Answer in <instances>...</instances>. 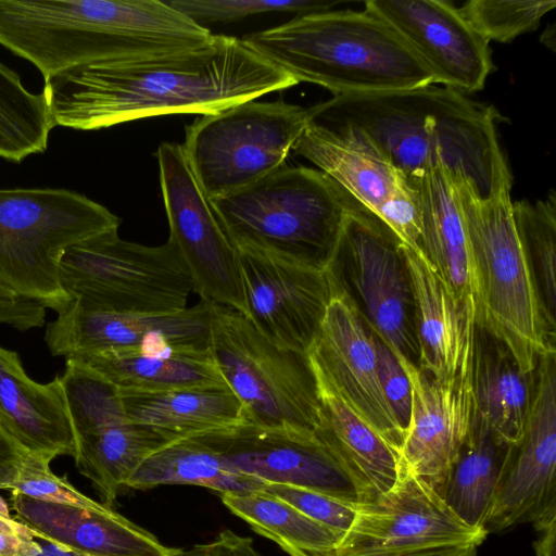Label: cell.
<instances>
[{"instance_id": "1", "label": "cell", "mask_w": 556, "mask_h": 556, "mask_svg": "<svg viewBox=\"0 0 556 556\" xmlns=\"http://www.w3.org/2000/svg\"><path fill=\"white\" fill-rule=\"evenodd\" d=\"M298 83L243 39L203 49L73 68L45 81L54 126L98 130L160 115L215 113Z\"/></svg>"}, {"instance_id": "2", "label": "cell", "mask_w": 556, "mask_h": 556, "mask_svg": "<svg viewBox=\"0 0 556 556\" xmlns=\"http://www.w3.org/2000/svg\"><path fill=\"white\" fill-rule=\"evenodd\" d=\"M494 108L448 87L333 96L307 109V121L374 148L406 178L446 167L485 198L511 188Z\"/></svg>"}, {"instance_id": "3", "label": "cell", "mask_w": 556, "mask_h": 556, "mask_svg": "<svg viewBox=\"0 0 556 556\" xmlns=\"http://www.w3.org/2000/svg\"><path fill=\"white\" fill-rule=\"evenodd\" d=\"M214 36L166 0H0V45L45 81L80 66L197 51Z\"/></svg>"}, {"instance_id": "4", "label": "cell", "mask_w": 556, "mask_h": 556, "mask_svg": "<svg viewBox=\"0 0 556 556\" xmlns=\"http://www.w3.org/2000/svg\"><path fill=\"white\" fill-rule=\"evenodd\" d=\"M242 39L298 84H316L333 96L434 84L403 38L365 8L300 14Z\"/></svg>"}, {"instance_id": "5", "label": "cell", "mask_w": 556, "mask_h": 556, "mask_svg": "<svg viewBox=\"0 0 556 556\" xmlns=\"http://www.w3.org/2000/svg\"><path fill=\"white\" fill-rule=\"evenodd\" d=\"M452 177L479 281L477 324L508 349L523 372H533L542 355L556 353V330L514 222L511 188L483 198L465 177Z\"/></svg>"}, {"instance_id": "6", "label": "cell", "mask_w": 556, "mask_h": 556, "mask_svg": "<svg viewBox=\"0 0 556 556\" xmlns=\"http://www.w3.org/2000/svg\"><path fill=\"white\" fill-rule=\"evenodd\" d=\"M211 202L238 249L328 269L354 198L321 170L283 165Z\"/></svg>"}, {"instance_id": "7", "label": "cell", "mask_w": 556, "mask_h": 556, "mask_svg": "<svg viewBox=\"0 0 556 556\" xmlns=\"http://www.w3.org/2000/svg\"><path fill=\"white\" fill-rule=\"evenodd\" d=\"M119 217L86 195L52 188L0 189V285L56 313L72 302L60 280L67 249L118 230Z\"/></svg>"}, {"instance_id": "8", "label": "cell", "mask_w": 556, "mask_h": 556, "mask_svg": "<svg viewBox=\"0 0 556 556\" xmlns=\"http://www.w3.org/2000/svg\"><path fill=\"white\" fill-rule=\"evenodd\" d=\"M210 351L249 422L315 434L320 401L307 354L274 344L240 312L216 304Z\"/></svg>"}, {"instance_id": "9", "label": "cell", "mask_w": 556, "mask_h": 556, "mask_svg": "<svg viewBox=\"0 0 556 556\" xmlns=\"http://www.w3.org/2000/svg\"><path fill=\"white\" fill-rule=\"evenodd\" d=\"M60 280L72 301L98 311L159 314L187 308L193 291L174 242L147 247L110 231L71 247Z\"/></svg>"}, {"instance_id": "10", "label": "cell", "mask_w": 556, "mask_h": 556, "mask_svg": "<svg viewBox=\"0 0 556 556\" xmlns=\"http://www.w3.org/2000/svg\"><path fill=\"white\" fill-rule=\"evenodd\" d=\"M307 109L282 100L242 102L186 127L184 152L210 200L241 190L285 165Z\"/></svg>"}, {"instance_id": "11", "label": "cell", "mask_w": 556, "mask_h": 556, "mask_svg": "<svg viewBox=\"0 0 556 556\" xmlns=\"http://www.w3.org/2000/svg\"><path fill=\"white\" fill-rule=\"evenodd\" d=\"M328 269L369 329L399 359L419 368L415 300L402 241L355 199Z\"/></svg>"}, {"instance_id": "12", "label": "cell", "mask_w": 556, "mask_h": 556, "mask_svg": "<svg viewBox=\"0 0 556 556\" xmlns=\"http://www.w3.org/2000/svg\"><path fill=\"white\" fill-rule=\"evenodd\" d=\"M60 376L75 440V464L111 507L118 490L152 453L176 441L126 414L118 389L81 362Z\"/></svg>"}, {"instance_id": "13", "label": "cell", "mask_w": 556, "mask_h": 556, "mask_svg": "<svg viewBox=\"0 0 556 556\" xmlns=\"http://www.w3.org/2000/svg\"><path fill=\"white\" fill-rule=\"evenodd\" d=\"M160 184L169 225L201 300L247 316L239 250L199 186L182 146L163 142L156 151Z\"/></svg>"}, {"instance_id": "14", "label": "cell", "mask_w": 556, "mask_h": 556, "mask_svg": "<svg viewBox=\"0 0 556 556\" xmlns=\"http://www.w3.org/2000/svg\"><path fill=\"white\" fill-rule=\"evenodd\" d=\"M534 374L523 432L509 448L482 525L486 534L556 523V353L542 355Z\"/></svg>"}, {"instance_id": "15", "label": "cell", "mask_w": 556, "mask_h": 556, "mask_svg": "<svg viewBox=\"0 0 556 556\" xmlns=\"http://www.w3.org/2000/svg\"><path fill=\"white\" fill-rule=\"evenodd\" d=\"M486 532L460 519L435 491L400 464L395 484L358 504L337 556H400L458 543L481 544Z\"/></svg>"}, {"instance_id": "16", "label": "cell", "mask_w": 556, "mask_h": 556, "mask_svg": "<svg viewBox=\"0 0 556 556\" xmlns=\"http://www.w3.org/2000/svg\"><path fill=\"white\" fill-rule=\"evenodd\" d=\"M212 303L173 313H116L75 301L46 327L53 356L79 359L102 352L167 353L210 350Z\"/></svg>"}, {"instance_id": "17", "label": "cell", "mask_w": 556, "mask_h": 556, "mask_svg": "<svg viewBox=\"0 0 556 556\" xmlns=\"http://www.w3.org/2000/svg\"><path fill=\"white\" fill-rule=\"evenodd\" d=\"M238 250L245 317L274 344L308 354L336 290L329 269L253 249Z\"/></svg>"}, {"instance_id": "18", "label": "cell", "mask_w": 556, "mask_h": 556, "mask_svg": "<svg viewBox=\"0 0 556 556\" xmlns=\"http://www.w3.org/2000/svg\"><path fill=\"white\" fill-rule=\"evenodd\" d=\"M399 362L412 389L409 422L399 447L400 464L443 497L451 467L473 417V350L442 377L404 359Z\"/></svg>"}, {"instance_id": "19", "label": "cell", "mask_w": 556, "mask_h": 556, "mask_svg": "<svg viewBox=\"0 0 556 556\" xmlns=\"http://www.w3.org/2000/svg\"><path fill=\"white\" fill-rule=\"evenodd\" d=\"M292 150L386 223L404 244L421 251L414 191L404 174L374 148L307 121Z\"/></svg>"}, {"instance_id": "20", "label": "cell", "mask_w": 556, "mask_h": 556, "mask_svg": "<svg viewBox=\"0 0 556 556\" xmlns=\"http://www.w3.org/2000/svg\"><path fill=\"white\" fill-rule=\"evenodd\" d=\"M365 9L383 20L410 47L434 84L459 91L483 88L493 68L489 42L442 0H369Z\"/></svg>"}, {"instance_id": "21", "label": "cell", "mask_w": 556, "mask_h": 556, "mask_svg": "<svg viewBox=\"0 0 556 556\" xmlns=\"http://www.w3.org/2000/svg\"><path fill=\"white\" fill-rule=\"evenodd\" d=\"M210 434L226 462L242 473L264 483L305 488L361 503L353 481L315 434L263 428L249 421Z\"/></svg>"}, {"instance_id": "22", "label": "cell", "mask_w": 556, "mask_h": 556, "mask_svg": "<svg viewBox=\"0 0 556 556\" xmlns=\"http://www.w3.org/2000/svg\"><path fill=\"white\" fill-rule=\"evenodd\" d=\"M307 355L341 395L399 452L403 431L381 391L374 332L337 285Z\"/></svg>"}, {"instance_id": "23", "label": "cell", "mask_w": 556, "mask_h": 556, "mask_svg": "<svg viewBox=\"0 0 556 556\" xmlns=\"http://www.w3.org/2000/svg\"><path fill=\"white\" fill-rule=\"evenodd\" d=\"M11 504L18 520L36 531V539L81 556H170L176 549L111 507L92 510L14 492Z\"/></svg>"}, {"instance_id": "24", "label": "cell", "mask_w": 556, "mask_h": 556, "mask_svg": "<svg viewBox=\"0 0 556 556\" xmlns=\"http://www.w3.org/2000/svg\"><path fill=\"white\" fill-rule=\"evenodd\" d=\"M320 401L315 437L353 481L359 504L372 503L397 481L400 458L394 447L311 362Z\"/></svg>"}, {"instance_id": "25", "label": "cell", "mask_w": 556, "mask_h": 556, "mask_svg": "<svg viewBox=\"0 0 556 556\" xmlns=\"http://www.w3.org/2000/svg\"><path fill=\"white\" fill-rule=\"evenodd\" d=\"M452 173L439 167L424 176L407 178L419 215V248L454 300L475 308L479 317V281Z\"/></svg>"}, {"instance_id": "26", "label": "cell", "mask_w": 556, "mask_h": 556, "mask_svg": "<svg viewBox=\"0 0 556 556\" xmlns=\"http://www.w3.org/2000/svg\"><path fill=\"white\" fill-rule=\"evenodd\" d=\"M0 428L25 452L75 455V440L60 376L48 383L25 372L16 352L0 345Z\"/></svg>"}, {"instance_id": "27", "label": "cell", "mask_w": 556, "mask_h": 556, "mask_svg": "<svg viewBox=\"0 0 556 556\" xmlns=\"http://www.w3.org/2000/svg\"><path fill=\"white\" fill-rule=\"evenodd\" d=\"M402 254L415 300L419 368L445 376L473 350L477 311L454 300L422 251L402 242Z\"/></svg>"}, {"instance_id": "28", "label": "cell", "mask_w": 556, "mask_h": 556, "mask_svg": "<svg viewBox=\"0 0 556 556\" xmlns=\"http://www.w3.org/2000/svg\"><path fill=\"white\" fill-rule=\"evenodd\" d=\"M127 416L174 439L235 428L248 422L241 402L227 384L165 391L119 390Z\"/></svg>"}, {"instance_id": "29", "label": "cell", "mask_w": 556, "mask_h": 556, "mask_svg": "<svg viewBox=\"0 0 556 556\" xmlns=\"http://www.w3.org/2000/svg\"><path fill=\"white\" fill-rule=\"evenodd\" d=\"M534 371L523 372L508 349L476 324L473 417L509 444H516L523 432L533 397Z\"/></svg>"}, {"instance_id": "30", "label": "cell", "mask_w": 556, "mask_h": 556, "mask_svg": "<svg viewBox=\"0 0 556 556\" xmlns=\"http://www.w3.org/2000/svg\"><path fill=\"white\" fill-rule=\"evenodd\" d=\"M210 433L178 439L155 451L138 466L125 486L143 490L191 484L220 494L260 491L264 482L229 465Z\"/></svg>"}, {"instance_id": "31", "label": "cell", "mask_w": 556, "mask_h": 556, "mask_svg": "<svg viewBox=\"0 0 556 556\" xmlns=\"http://www.w3.org/2000/svg\"><path fill=\"white\" fill-rule=\"evenodd\" d=\"M119 390L165 391L226 384L211 351L102 352L79 359Z\"/></svg>"}, {"instance_id": "32", "label": "cell", "mask_w": 556, "mask_h": 556, "mask_svg": "<svg viewBox=\"0 0 556 556\" xmlns=\"http://www.w3.org/2000/svg\"><path fill=\"white\" fill-rule=\"evenodd\" d=\"M510 446L472 417L451 467L443 496L448 507L469 526L482 529Z\"/></svg>"}, {"instance_id": "33", "label": "cell", "mask_w": 556, "mask_h": 556, "mask_svg": "<svg viewBox=\"0 0 556 556\" xmlns=\"http://www.w3.org/2000/svg\"><path fill=\"white\" fill-rule=\"evenodd\" d=\"M224 505L289 556H337L342 535L264 492L222 494Z\"/></svg>"}, {"instance_id": "34", "label": "cell", "mask_w": 556, "mask_h": 556, "mask_svg": "<svg viewBox=\"0 0 556 556\" xmlns=\"http://www.w3.org/2000/svg\"><path fill=\"white\" fill-rule=\"evenodd\" d=\"M54 127L45 93L29 91L20 75L0 62V157L21 163L45 152Z\"/></svg>"}, {"instance_id": "35", "label": "cell", "mask_w": 556, "mask_h": 556, "mask_svg": "<svg viewBox=\"0 0 556 556\" xmlns=\"http://www.w3.org/2000/svg\"><path fill=\"white\" fill-rule=\"evenodd\" d=\"M513 217L548 324L556 328V194L513 202ZM556 330V329H555Z\"/></svg>"}, {"instance_id": "36", "label": "cell", "mask_w": 556, "mask_h": 556, "mask_svg": "<svg viewBox=\"0 0 556 556\" xmlns=\"http://www.w3.org/2000/svg\"><path fill=\"white\" fill-rule=\"evenodd\" d=\"M555 7L554 0H470L457 9L488 42H509L534 30Z\"/></svg>"}, {"instance_id": "37", "label": "cell", "mask_w": 556, "mask_h": 556, "mask_svg": "<svg viewBox=\"0 0 556 556\" xmlns=\"http://www.w3.org/2000/svg\"><path fill=\"white\" fill-rule=\"evenodd\" d=\"M194 23H229L271 12L308 14L331 10L338 2L325 0H166Z\"/></svg>"}, {"instance_id": "38", "label": "cell", "mask_w": 556, "mask_h": 556, "mask_svg": "<svg viewBox=\"0 0 556 556\" xmlns=\"http://www.w3.org/2000/svg\"><path fill=\"white\" fill-rule=\"evenodd\" d=\"M52 459L50 456L27 453L11 492L47 503L92 510L109 507L78 491L66 478L56 476L50 468Z\"/></svg>"}, {"instance_id": "39", "label": "cell", "mask_w": 556, "mask_h": 556, "mask_svg": "<svg viewBox=\"0 0 556 556\" xmlns=\"http://www.w3.org/2000/svg\"><path fill=\"white\" fill-rule=\"evenodd\" d=\"M260 492L288 503L307 517L338 532L342 538L353 525L358 505L288 484L263 483Z\"/></svg>"}, {"instance_id": "40", "label": "cell", "mask_w": 556, "mask_h": 556, "mask_svg": "<svg viewBox=\"0 0 556 556\" xmlns=\"http://www.w3.org/2000/svg\"><path fill=\"white\" fill-rule=\"evenodd\" d=\"M374 338L381 391L404 437L412 408L410 382L393 351L377 334Z\"/></svg>"}, {"instance_id": "41", "label": "cell", "mask_w": 556, "mask_h": 556, "mask_svg": "<svg viewBox=\"0 0 556 556\" xmlns=\"http://www.w3.org/2000/svg\"><path fill=\"white\" fill-rule=\"evenodd\" d=\"M170 556H263L251 538L242 536L226 529L212 541L197 544L190 548H176Z\"/></svg>"}, {"instance_id": "42", "label": "cell", "mask_w": 556, "mask_h": 556, "mask_svg": "<svg viewBox=\"0 0 556 556\" xmlns=\"http://www.w3.org/2000/svg\"><path fill=\"white\" fill-rule=\"evenodd\" d=\"M26 454L0 428V490L11 489Z\"/></svg>"}, {"instance_id": "43", "label": "cell", "mask_w": 556, "mask_h": 556, "mask_svg": "<svg viewBox=\"0 0 556 556\" xmlns=\"http://www.w3.org/2000/svg\"><path fill=\"white\" fill-rule=\"evenodd\" d=\"M36 531L28 527L23 531L0 530V556H36L41 553Z\"/></svg>"}, {"instance_id": "44", "label": "cell", "mask_w": 556, "mask_h": 556, "mask_svg": "<svg viewBox=\"0 0 556 556\" xmlns=\"http://www.w3.org/2000/svg\"><path fill=\"white\" fill-rule=\"evenodd\" d=\"M478 543H458L424 548L400 556H477Z\"/></svg>"}, {"instance_id": "45", "label": "cell", "mask_w": 556, "mask_h": 556, "mask_svg": "<svg viewBox=\"0 0 556 556\" xmlns=\"http://www.w3.org/2000/svg\"><path fill=\"white\" fill-rule=\"evenodd\" d=\"M538 532L540 535L534 543L536 556H556V523H553Z\"/></svg>"}, {"instance_id": "46", "label": "cell", "mask_w": 556, "mask_h": 556, "mask_svg": "<svg viewBox=\"0 0 556 556\" xmlns=\"http://www.w3.org/2000/svg\"><path fill=\"white\" fill-rule=\"evenodd\" d=\"M27 528V525L11 516L7 501L0 496V530L23 531Z\"/></svg>"}, {"instance_id": "47", "label": "cell", "mask_w": 556, "mask_h": 556, "mask_svg": "<svg viewBox=\"0 0 556 556\" xmlns=\"http://www.w3.org/2000/svg\"><path fill=\"white\" fill-rule=\"evenodd\" d=\"M40 544L41 553L36 556H81L47 541L40 542Z\"/></svg>"}]
</instances>
